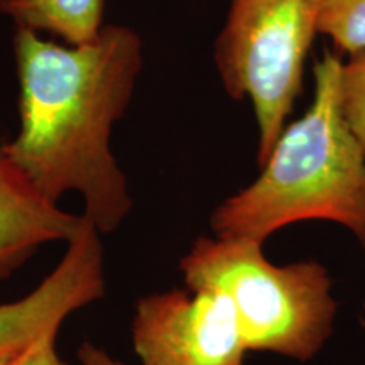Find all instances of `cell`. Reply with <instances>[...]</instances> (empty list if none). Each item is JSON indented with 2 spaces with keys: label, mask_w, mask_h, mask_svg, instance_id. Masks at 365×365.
Wrapping results in <instances>:
<instances>
[{
  "label": "cell",
  "mask_w": 365,
  "mask_h": 365,
  "mask_svg": "<svg viewBox=\"0 0 365 365\" xmlns=\"http://www.w3.org/2000/svg\"><path fill=\"white\" fill-rule=\"evenodd\" d=\"M21 129L4 150L48 202L81 195L83 217L112 234L132 210L127 180L110 149L143 68V41L103 24L83 44H59L17 27Z\"/></svg>",
  "instance_id": "6da1fadb"
},
{
  "label": "cell",
  "mask_w": 365,
  "mask_h": 365,
  "mask_svg": "<svg viewBox=\"0 0 365 365\" xmlns=\"http://www.w3.org/2000/svg\"><path fill=\"white\" fill-rule=\"evenodd\" d=\"M341 65L330 51L317 63L307 113L284 127L261 176L213 212L218 239L264 244L291 223L330 220L365 247V150L341 108Z\"/></svg>",
  "instance_id": "7a4b0ae2"
},
{
  "label": "cell",
  "mask_w": 365,
  "mask_h": 365,
  "mask_svg": "<svg viewBox=\"0 0 365 365\" xmlns=\"http://www.w3.org/2000/svg\"><path fill=\"white\" fill-rule=\"evenodd\" d=\"M180 267L188 289H218L232 299L247 350L307 362L330 339L336 301L322 264L276 266L259 242L200 237Z\"/></svg>",
  "instance_id": "3957f363"
},
{
  "label": "cell",
  "mask_w": 365,
  "mask_h": 365,
  "mask_svg": "<svg viewBox=\"0 0 365 365\" xmlns=\"http://www.w3.org/2000/svg\"><path fill=\"white\" fill-rule=\"evenodd\" d=\"M323 2L230 0L213 58L227 93L252 103L259 166L267 161L301 93Z\"/></svg>",
  "instance_id": "277c9868"
},
{
  "label": "cell",
  "mask_w": 365,
  "mask_h": 365,
  "mask_svg": "<svg viewBox=\"0 0 365 365\" xmlns=\"http://www.w3.org/2000/svg\"><path fill=\"white\" fill-rule=\"evenodd\" d=\"M132 346L140 365H244L234 303L218 289H171L137 301Z\"/></svg>",
  "instance_id": "5b68a950"
},
{
  "label": "cell",
  "mask_w": 365,
  "mask_h": 365,
  "mask_svg": "<svg viewBox=\"0 0 365 365\" xmlns=\"http://www.w3.org/2000/svg\"><path fill=\"white\" fill-rule=\"evenodd\" d=\"M66 244L61 261L34 291L0 304V355L21 352L46 333L58 331L70 314L105 296L100 232L83 217Z\"/></svg>",
  "instance_id": "8992f818"
},
{
  "label": "cell",
  "mask_w": 365,
  "mask_h": 365,
  "mask_svg": "<svg viewBox=\"0 0 365 365\" xmlns=\"http://www.w3.org/2000/svg\"><path fill=\"white\" fill-rule=\"evenodd\" d=\"M81 222L83 215L48 202L0 145V281L44 245L70 240Z\"/></svg>",
  "instance_id": "52a82bcc"
},
{
  "label": "cell",
  "mask_w": 365,
  "mask_h": 365,
  "mask_svg": "<svg viewBox=\"0 0 365 365\" xmlns=\"http://www.w3.org/2000/svg\"><path fill=\"white\" fill-rule=\"evenodd\" d=\"M17 27L48 33L66 44L88 43L103 26V0H0Z\"/></svg>",
  "instance_id": "ba28073f"
},
{
  "label": "cell",
  "mask_w": 365,
  "mask_h": 365,
  "mask_svg": "<svg viewBox=\"0 0 365 365\" xmlns=\"http://www.w3.org/2000/svg\"><path fill=\"white\" fill-rule=\"evenodd\" d=\"M318 34L350 56L365 51V0H325L318 19Z\"/></svg>",
  "instance_id": "9c48e42d"
},
{
  "label": "cell",
  "mask_w": 365,
  "mask_h": 365,
  "mask_svg": "<svg viewBox=\"0 0 365 365\" xmlns=\"http://www.w3.org/2000/svg\"><path fill=\"white\" fill-rule=\"evenodd\" d=\"M340 97L346 124L365 150V51L341 65Z\"/></svg>",
  "instance_id": "30bf717a"
},
{
  "label": "cell",
  "mask_w": 365,
  "mask_h": 365,
  "mask_svg": "<svg viewBox=\"0 0 365 365\" xmlns=\"http://www.w3.org/2000/svg\"><path fill=\"white\" fill-rule=\"evenodd\" d=\"M58 331H49L21 352L14 354L6 365H68L59 359L56 350Z\"/></svg>",
  "instance_id": "8fae6325"
},
{
  "label": "cell",
  "mask_w": 365,
  "mask_h": 365,
  "mask_svg": "<svg viewBox=\"0 0 365 365\" xmlns=\"http://www.w3.org/2000/svg\"><path fill=\"white\" fill-rule=\"evenodd\" d=\"M76 357H78L81 365H127L125 362L113 359L110 354L105 352L103 349H100L97 345L90 344V341H85V344L80 345Z\"/></svg>",
  "instance_id": "7c38bea8"
},
{
  "label": "cell",
  "mask_w": 365,
  "mask_h": 365,
  "mask_svg": "<svg viewBox=\"0 0 365 365\" xmlns=\"http://www.w3.org/2000/svg\"><path fill=\"white\" fill-rule=\"evenodd\" d=\"M11 357H12V355H0V365H6L7 360Z\"/></svg>",
  "instance_id": "4fadbf2b"
},
{
  "label": "cell",
  "mask_w": 365,
  "mask_h": 365,
  "mask_svg": "<svg viewBox=\"0 0 365 365\" xmlns=\"http://www.w3.org/2000/svg\"><path fill=\"white\" fill-rule=\"evenodd\" d=\"M364 328H365V308H364Z\"/></svg>",
  "instance_id": "5bb4252c"
}]
</instances>
